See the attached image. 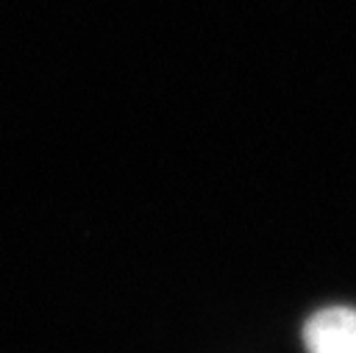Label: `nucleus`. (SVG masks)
Listing matches in <instances>:
<instances>
[{
  "label": "nucleus",
  "mask_w": 356,
  "mask_h": 353,
  "mask_svg": "<svg viewBox=\"0 0 356 353\" xmlns=\"http://www.w3.org/2000/svg\"><path fill=\"white\" fill-rule=\"evenodd\" d=\"M303 342L309 353H356V309L331 306L312 314Z\"/></svg>",
  "instance_id": "f257e3e1"
}]
</instances>
